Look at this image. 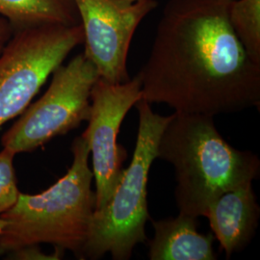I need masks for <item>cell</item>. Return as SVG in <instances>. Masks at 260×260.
Here are the masks:
<instances>
[{
  "mask_svg": "<svg viewBox=\"0 0 260 260\" xmlns=\"http://www.w3.org/2000/svg\"><path fill=\"white\" fill-rule=\"evenodd\" d=\"M233 0H170L140 70L142 100L216 116L260 105V65L235 35Z\"/></svg>",
  "mask_w": 260,
  "mask_h": 260,
  "instance_id": "cell-1",
  "label": "cell"
},
{
  "mask_svg": "<svg viewBox=\"0 0 260 260\" xmlns=\"http://www.w3.org/2000/svg\"><path fill=\"white\" fill-rule=\"evenodd\" d=\"M213 118L175 112L158 144L157 158L175 168L179 213L195 218L219 196L259 177V158L231 146Z\"/></svg>",
  "mask_w": 260,
  "mask_h": 260,
  "instance_id": "cell-2",
  "label": "cell"
},
{
  "mask_svg": "<svg viewBox=\"0 0 260 260\" xmlns=\"http://www.w3.org/2000/svg\"><path fill=\"white\" fill-rule=\"evenodd\" d=\"M71 149L73 162L64 177L39 194L20 193L1 215L6 224L0 233V255L24 246L51 244L81 257L95 210V193L87 143L76 137Z\"/></svg>",
  "mask_w": 260,
  "mask_h": 260,
  "instance_id": "cell-3",
  "label": "cell"
},
{
  "mask_svg": "<svg viewBox=\"0 0 260 260\" xmlns=\"http://www.w3.org/2000/svg\"><path fill=\"white\" fill-rule=\"evenodd\" d=\"M135 106L139 113V127L133 157L110 201L94 210L80 259H100L106 253L114 260L129 259L136 245L147 239L149 170L157 158L159 140L172 115L154 113L144 100Z\"/></svg>",
  "mask_w": 260,
  "mask_h": 260,
  "instance_id": "cell-4",
  "label": "cell"
},
{
  "mask_svg": "<svg viewBox=\"0 0 260 260\" xmlns=\"http://www.w3.org/2000/svg\"><path fill=\"white\" fill-rule=\"evenodd\" d=\"M83 42L80 23L15 30L0 54V126L27 108L47 78Z\"/></svg>",
  "mask_w": 260,
  "mask_h": 260,
  "instance_id": "cell-5",
  "label": "cell"
},
{
  "mask_svg": "<svg viewBox=\"0 0 260 260\" xmlns=\"http://www.w3.org/2000/svg\"><path fill=\"white\" fill-rule=\"evenodd\" d=\"M99 77L96 68L84 53L59 66L46 93L30 103L3 134L2 148L16 155L32 152L88 121L91 92Z\"/></svg>",
  "mask_w": 260,
  "mask_h": 260,
  "instance_id": "cell-6",
  "label": "cell"
},
{
  "mask_svg": "<svg viewBox=\"0 0 260 260\" xmlns=\"http://www.w3.org/2000/svg\"><path fill=\"white\" fill-rule=\"evenodd\" d=\"M141 100V82L137 75L117 84L99 77L93 85L88 126L81 137L92 156L95 210L107 205L122 177L127 152L118 143V135L130 108Z\"/></svg>",
  "mask_w": 260,
  "mask_h": 260,
  "instance_id": "cell-7",
  "label": "cell"
},
{
  "mask_svg": "<svg viewBox=\"0 0 260 260\" xmlns=\"http://www.w3.org/2000/svg\"><path fill=\"white\" fill-rule=\"evenodd\" d=\"M83 29L84 54L109 83L129 80L130 43L155 0H74Z\"/></svg>",
  "mask_w": 260,
  "mask_h": 260,
  "instance_id": "cell-8",
  "label": "cell"
},
{
  "mask_svg": "<svg viewBox=\"0 0 260 260\" xmlns=\"http://www.w3.org/2000/svg\"><path fill=\"white\" fill-rule=\"evenodd\" d=\"M251 184L224 192L214 200L205 213L226 258L243 251L255 235L260 208Z\"/></svg>",
  "mask_w": 260,
  "mask_h": 260,
  "instance_id": "cell-9",
  "label": "cell"
},
{
  "mask_svg": "<svg viewBox=\"0 0 260 260\" xmlns=\"http://www.w3.org/2000/svg\"><path fill=\"white\" fill-rule=\"evenodd\" d=\"M197 220L179 213L176 218L152 221L154 235L149 243V259H217L213 233H199Z\"/></svg>",
  "mask_w": 260,
  "mask_h": 260,
  "instance_id": "cell-10",
  "label": "cell"
},
{
  "mask_svg": "<svg viewBox=\"0 0 260 260\" xmlns=\"http://www.w3.org/2000/svg\"><path fill=\"white\" fill-rule=\"evenodd\" d=\"M0 17L15 30L42 23H80L74 0H0Z\"/></svg>",
  "mask_w": 260,
  "mask_h": 260,
  "instance_id": "cell-11",
  "label": "cell"
},
{
  "mask_svg": "<svg viewBox=\"0 0 260 260\" xmlns=\"http://www.w3.org/2000/svg\"><path fill=\"white\" fill-rule=\"evenodd\" d=\"M229 19L248 55L260 65V0H233Z\"/></svg>",
  "mask_w": 260,
  "mask_h": 260,
  "instance_id": "cell-12",
  "label": "cell"
},
{
  "mask_svg": "<svg viewBox=\"0 0 260 260\" xmlns=\"http://www.w3.org/2000/svg\"><path fill=\"white\" fill-rule=\"evenodd\" d=\"M15 156L8 149L0 151V216L15 205L20 194L14 167Z\"/></svg>",
  "mask_w": 260,
  "mask_h": 260,
  "instance_id": "cell-13",
  "label": "cell"
},
{
  "mask_svg": "<svg viewBox=\"0 0 260 260\" xmlns=\"http://www.w3.org/2000/svg\"><path fill=\"white\" fill-rule=\"evenodd\" d=\"M64 254L65 251L59 248H55L52 253H45L40 245H29L10 251L5 255L14 260H59L63 258Z\"/></svg>",
  "mask_w": 260,
  "mask_h": 260,
  "instance_id": "cell-14",
  "label": "cell"
},
{
  "mask_svg": "<svg viewBox=\"0 0 260 260\" xmlns=\"http://www.w3.org/2000/svg\"><path fill=\"white\" fill-rule=\"evenodd\" d=\"M15 32V27L9 21L0 17V54L2 53L4 47L8 44L11 37Z\"/></svg>",
  "mask_w": 260,
  "mask_h": 260,
  "instance_id": "cell-15",
  "label": "cell"
},
{
  "mask_svg": "<svg viewBox=\"0 0 260 260\" xmlns=\"http://www.w3.org/2000/svg\"><path fill=\"white\" fill-rule=\"evenodd\" d=\"M5 224H6V221L0 216V233H2V231H3L4 226H5Z\"/></svg>",
  "mask_w": 260,
  "mask_h": 260,
  "instance_id": "cell-16",
  "label": "cell"
}]
</instances>
